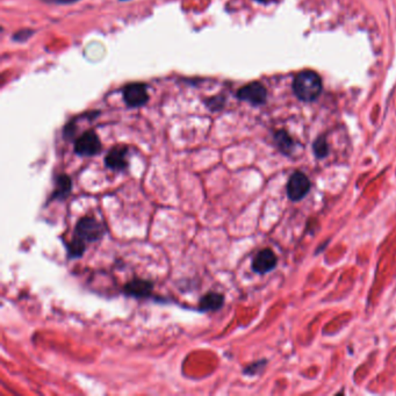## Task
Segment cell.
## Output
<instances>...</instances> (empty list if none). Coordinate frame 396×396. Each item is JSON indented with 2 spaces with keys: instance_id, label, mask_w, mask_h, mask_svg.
<instances>
[{
  "instance_id": "obj_14",
  "label": "cell",
  "mask_w": 396,
  "mask_h": 396,
  "mask_svg": "<svg viewBox=\"0 0 396 396\" xmlns=\"http://www.w3.org/2000/svg\"><path fill=\"white\" fill-rule=\"evenodd\" d=\"M313 151L314 155L318 159L325 158L329 155V146L326 143V140L324 136H319L315 140V142L313 143Z\"/></svg>"
},
{
  "instance_id": "obj_7",
  "label": "cell",
  "mask_w": 396,
  "mask_h": 396,
  "mask_svg": "<svg viewBox=\"0 0 396 396\" xmlns=\"http://www.w3.org/2000/svg\"><path fill=\"white\" fill-rule=\"evenodd\" d=\"M278 257L271 249L260 250L252 260V270L257 274H266L277 267Z\"/></svg>"
},
{
  "instance_id": "obj_11",
  "label": "cell",
  "mask_w": 396,
  "mask_h": 396,
  "mask_svg": "<svg viewBox=\"0 0 396 396\" xmlns=\"http://www.w3.org/2000/svg\"><path fill=\"white\" fill-rule=\"evenodd\" d=\"M72 188L71 179L67 174H60L56 178V188L54 189L49 201L53 200H64L70 194Z\"/></svg>"
},
{
  "instance_id": "obj_15",
  "label": "cell",
  "mask_w": 396,
  "mask_h": 396,
  "mask_svg": "<svg viewBox=\"0 0 396 396\" xmlns=\"http://www.w3.org/2000/svg\"><path fill=\"white\" fill-rule=\"evenodd\" d=\"M266 364H267V361L265 359H261V360L256 361V363H252L251 365H249V366H246L245 368H244V374L250 375V377H253V375L260 373V372L265 368V366H266Z\"/></svg>"
},
{
  "instance_id": "obj_17",
  "label": "cell",
  "mask_w": 396,
  "mask_h": 396,
  "mask_svg": "<svg viewBox=\"0 0 396 396\" xmlns=\"http://www.w3.org/2000/svg\"><path fill=\"white\" fill-rule=\"evenodd\" d=\"M34 33L35 32L33 29H21L13 35V40L15 42H25V41L30 39V36L34 35Z\"/></svg>"
},
{
  "instance_id": "obj_9",
  "label": "cell",
  "mask_w": 396,
  "mask_h": 396,
  "mask_svg": "<svg viewBox=\"0 0 396 396\" xmlns=\"http://www.w3.org/2000/svg\"><path fill=\"white\" fill-rule=\"evenodd\" d=\"M154 285L149 280H143V279H135L127 282L123 291L127 295L134 296V298H147L153 293Z\"/></svg>"
},
{
  "instance_id": "obj_12",
  "label": "cell",
  "mask_w": 396,
  "mask_h": 396,
  "mask_svg": "<svg viewBox=\"0 0 396 396\" xmlns=\"http://www.w3.org/2000/svg\"><path fill=\"white\" fill-rule=\"evenodd\" d=\"M223 302H225V296L220 293H208L199 302V309L201 312H213L219 311L222 308Z\"/></svg>"
},
{
  "instance_id": "obj_18",
  "label": "cell",
  "mask_w": 396,
  "mask_h": 396,
  "mask_svg": "<svg viewBox=\"0 0 396 396\" xmlns=\"http://www.w3.org/2000/svg\"><path fill=\"white\" fill-rule=\"evenodd\" d=\"M76 122L75 121H70L68 123L67 126L64 127V137L65 139H68V140H70V139H72V137L75 136V134H76Z\"/></svg>"
},
{
  "instance_id": "obj_20",
  "label": "cell",
  "mask_w": 396,
  "mask_h": 396,
  "mask_svg": "<svg viewBox=\"0 0 396 396\" xmlns=\"http://www.w3.org/2000/svg\"><path fill=\"white\" fill-rule=\"evenodd\" d=\"M121 1H125V0H121Z\"/></svg>"
},
{
  "instance_id": "obj_8",
  "label": "cell",
  "mask_w": 396,
  "mask_h": 396,
  "mask_svg": "<svg viewBox=\"0 0 396 396\" xmlns=\"http://www.w3.org/2000/svg\"><path fill=\"white\" fill-rule=\"evenodd\" d=\"M127 154H128V148L118 146L113 148L108 151V154L105 157L106 166L112 168L114 171H122L127 167Z\"/></svg>"
},
{
  "instance_id": "obj_2",
  "label": "cell",
  "mask_w": 396,
  "mask_h": 396,
  "mask_svg": "<svg viewBox=\"0 0 396 396\" xmlns=\"http://www.w3.org/2000/svg\"><path fill=\"white\" fill-rule=\"evenodd\" d=\"M312 188V182L304 172L295 171L288 179L286 191L289 200L293 202H299L308 195Z\"/></svg>"
},
{
  "instance_id": "obj_13",
  "label": "cell",
  "mask_w": 396,
  "mask_h": 396,
  "mask_svg": "<svg viewBox=\"0 0 396 396\" xmlns=\"http://www.w3.org/2000/svg\"><path fill=\"white\" fill-rule=\"evenodd\" d=\"M85 240L78 236H76V238L71 243L68 244V254L71 258L81 257L82 253L85 252Z\"/></svg>"
},
{
  "instance_id": "obj_10",
  "label": "cell",
  "mask_w": 396,
  "mask_h": 396,
  "mask_svg": "<svg viewBox=\"0 0 396 396\" xmlns=\"http://www.w3.org/2000/svg\"><path fill=\"white\" fill-rule=\"evenodd\" d=\"M274 143L279 151L285 156L291 157L295 151V141L289 136L286 130H279L274 134Z\"/></svg>"
},
{
  "instance_id": "obj_6",
  "label": "cell",
  "mask_w": 396,
  "mask_h": 396,
  "mask_svg": "<svg viewBox=\"0 0 396 396\" xmlns=\"http://www.w3.org/2000/svg\"><path fill=\"white\" fill-rule=\"evenodd\" d=\"M123 100L128 107L137 108L149 100L147 86L143 82H132L123 88Z\"/></svg>"
},
{
  "instance_id": "obj_16",
  "label": "cell",
  "mask_w": 396,
  "mask_h": 396,
  "mask_svg": "<svg viewBox=\"0 0 396 396\" xmlns=\"http://www.w3.org/2000/svg\"><path fill=\"white\" fill-rule=\"evenodd\" d=\"M206 105H207V107L211 109V111L218 112L220 109H222L223 106H225V99H223L221 95L213 96V98L208 99V100L206 101Z\"/></svg>"
},
{
  "instance_id": "obj_1",
  "label": "cell",
  "mask_w": 396,
  "mask_h": 396,
  "mask_svg": "<svg viewBox=\"0 0 396 396\" xmlns=\"http://www.w3.org/2000/svg\"><path fill=\"white\" fill-rule=\"evenodd\" d=\"M293 89L300 100L306 102L314 101L322 92V80L314 71H302L294 78Z\"/></svg>"
},
{
  "instance_id": "obj_5",
  "label": "cell",
  "mask_w": 396,
  "mask_h": 396,
  "mask_svg": "<svg viewBox=\"0 0 396 396\" xmlns=\"http://www.w3.org/2000/svg\"><path fill=\"white\" fill-rule=\"evenodd\" d=\"M237 98L242 101H246L251 105L258 106L265 104L267 98V91L263 84L258 81H252L240 87L237 91Z\"/></svg>"
},
{
  "instance_id": "obj_19",
  "label": "cell",
  "mask_w": 396,
  "mask_h": 396,
  "mask_svg": "<svg viewBox=\"0 0 396 396\" xmlns=\"http://www.w3.org/2000/svg\"><path fill=\"white\" fill-rule=\"evenodd\" d=\"M47 2H53V4H60V5H68L74 4V2L78 1V0H46Z\"/></svg>"
},
{
  "instance_id": "obj_4",
  "label": "cell",
  "mask_w": 396,
  "mask_h": 396,
  "mask_svg": "<svg viewBox=\"0 0 396 396\" xmlns=\"http://www.w3.org/2000/svg\"><path fill=\"white\" fill-rule=\"evenodd\" d=\"M101 151V142L94 130H88L75 142V153L79 156H95Z\"/></svg>"
},
{
  "instance_id": "obj_3",
  "label": "cell",
  "mask_w": 396,
  "mask_h": 396,
  "mask_svg": "<svg viewBox=\"0 0 396 396\" xmlns=\"http://www.w3.org/2000/svg\"><path fill=\"white\" fill-rule=\"evenodd\" d=\"M76 236L80 237L85 242H95L104 236L105 228L102 223L96 221L94 218L85 216L76 225Z\"/></svg>"
}]
</instances>
